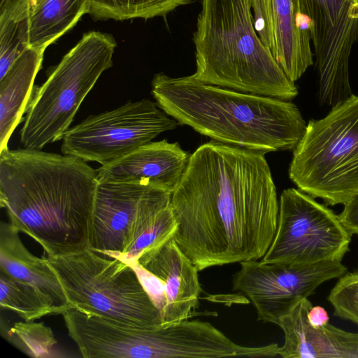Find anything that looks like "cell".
Wrapping results in <instances>:
<instances>
[{
  "instance_id": "11",
  "label": "cell",
  "mask_w": 358,
  "mask_h": 358,
  "mask_svg": "<svg viewBox=\"0 0 358 358\" xmlns=\"http://www.w3.org/2000/svg\"><path fill=\"white\" fill-rule=\"evenodd\" d=\"M232 277L234 291L243 294L256 310L258 320L278 323L301 299L308 298L322 283L348 271L341 261L313 264L240 263Z\"/></svg>"
},
{
  "instance_id": "28",
  "label": "cell",
  "mask_w": 358,
  "mask_h": 358,
  "mask_svg": "<svg viewBox=\"0 0 358 358\" xmlns=\"http://www.w3.org/2000/svg\"><path fill=\"white\" fill-rule=\"evenodd\" d=\"M16 0H0V13L8 8Z\"/></svg>"
},
{
  "instance_id": "15",
  "label": "cell",
  "mask_w": 358,
  "mask_h": 358,
  "mask_svg": "<svg viewBox=\"0 0 358 358\" xmlns=\"http://www.w3.org/2000/svg\"><path fill=\"white\" fill-rule=\"evenodd\" d=\"M136 262L163 283L166 306L162 324L188 319L202 292L199 271L174 238L145 250Z\"/></svg>"
},
{
  "instance_id": "20",
  "label": "cell",
  "mask_w": 358,
  "mask_h": 358,
  "mask_svg": "<svg viewBox=\"0 0 358 358\" xmlns=\"http://www.w3.org/2000/svg\"><path fill=\"white\" fill-rule=\"evenodd\" d=\"M1 308L15 312L25 321L59 314L53 301L39 289L0 271Z\"/></svg>"
},
{
  "instance_id": "17",
  "label": "cell",
  "mask_w": 358,
  "mask_h": 358,
  "mask_svg": "<svg viewBox=\"0 0 358 358\" xmlns=\"http://www.w3.org/2000/svg\"><path fill=\"white\" fill-rule=\"evenodd\" d=\"M19 233L10 222H1L0 271L39 289L53 301L62 315L71 307L58 277L47 258L37 257L28 250Z\"/></svg>"
},
{
  "instance_id": "6",
  "label": "cell",
  "mask_w": 358,
  "mask_h": 358,
  "mask_svg": "<svg viewBox=\"0 0 358 358\" xmlns=\"http://www.w3.org/2000/svg\"><path fill=\"white\" fill-rule=\"evenodd\" d=\"M289 176L299 189L327 206H344L358 194V96L308 122Z\"/></svg>"
},
{
  "instance_id": "4",
  "label": "cell",
  "mask_w": 358,
  "mask_h": 358,
  "mask_svg": "<svg viewBox=\"0 0 358 358\" xmlns=\"http://www.w3.org/2000/svg\"><path fill=\"white\" fill-rule=\"evenodd\" d=\"M193 42L196 80L285 101L297 96L255 29L250 0H201Z\"/></svg>"
},
{
  "instance_id": "18",
  "label": "cell",
  "mask_w": 358,
  "mask_h": 358,
  "mask_svg": "<svg viewBox=\"0 0 358 358\" xmlns=\"http://www.w3.org/2000/svg\"><path fill=\"white\" fill-rule=\"evenodd\" d=\"M45 50L28 47L0 78V148L8 147L32 96Z\"/></svg>"
},
{
  "instance_id": "29",
  "label": "cell",
  "mask_w": 358,
  "mask_h": 358,
  "mask_svg": "<svg viewBox=\"0 0 358 358\" xmlns=\"http://www.w3.org/2000/svg\"><path fill=\"white\" fill-rule=\"evenodd\" d=\"M357 3H358V0H357Z\"/></svg>"
},
{
  "instance_id": "2",
  "label": "cell",
  "mask_w": 358,
  "mask_h": 358,
  "mask_svg": "<svg viewBox=\"0 0 358 358\" xmlns=\"http://www.w3.org/2000/svg\"><path fill=\"white\" fill-rule=\"evenodd\" d=\"M96 170L74 156L8 147L0 153V205L47 255L89 248Z\"/></svg>"
},
{
  "instance_id": "14",
  "label": "cell",
  "mask_w": 358,
  "mask_h": 358,
  "mask_svg": "<svg viewBox=\"0 0 358 358\" xmlns=\"http://www.w3.org/2000/svg\"><path fill=\"white\" fill-rule=\"evenodd\" d=\"M178 143L150 142L96 169L99 182H132L171 194L178 187L189 157Z\"/></svg>"
},
{
  "instance_id": "7",
  "label": "cell",
  "mask_w": 358,
  "mask_h": 358,
  "mask_svg": "<svg viewBox=\"0 0 358 358\" xmlns=\"http://www.w3.org/2000/svg\"><path fill=\"white\" fill-rule=\"evenodd\" d=\"M116 45L106 33L83 34L46 81L34 87L20 131L22 148L41 150L62 139L87 94L103 72L112 67Z\"/></svg>"
},
{
  "instance_id": "25",
  "label": "cell",
  "mask_w": 358,
  "mask_h": 358,
  "mask_svg": "<svg viewBox=\"0 0 358 358\" xmlns=\"http://www.w3.org/2000/svg\"><path fill=\"white\" fill-rule=\"evenodd\" d=\"M327 299L334 316L358 325V270L347 271L339 277Z\"/></svg>"
},
{
  "instance_id": "22",
  "label": "cell",
  "mask_w": 358,
  "mask_h": 358,
  "mask_svg": "<svg viewBox=\"0 0 358 358\" xmlns=\"http://www.w3.org/2000/svg\"><path fill=\"white\" fill-rule=\"evenodd\" d=\"M194 0H88L89 12L96 20H125L166 17Z\"/></svg>"
},
{
  "instance_id": "8",
  "label": "cell",
  "mask_w": 358,
  "mask_h": 358,
  "mask_svg": "<svg viewBox=\"0 0 358 358\" xmlns=\"http://www.w3.org/2000/svg\"><path fill=\"white\" fill-rule=\"evenodd\" d=\"M352 235L327 205L289 188L280 197L275 234L262 263L313 264L341 261L350 250Z\"/></svg>"
},
{
  "instance_id": "13",
  "label": "cell",
  "mask_w": 358,
  "mask_h": 358,
  "mask_svg": "<svg viewBox=\"0 0 358 358\" xmlns=\"http://www.w3.org/2000/svg\"><path fill=\"white\" fill-rule=\"evenodd\" d=\"M255 29L292 82L314 63L308 19L299 0H250Z\"/></svg>"
},
{
  "instance_id": "16",
  "label": "cell",
  "mask_w": 358,
  "mask_h": 358,
  "mask_svg": "<svg viewBox=\"0 0 358 358\" xmlns=\"http://www.w3.org/2000/svg\"><path fill=\"white\" fill-rule=\"evenodd\" d=\"M312 303L298 301L277 323L284 333L278 355L284 358H358V332H350L331 324L312 327L307 314Z\"/></svg>"
},
{
  "instance_id": "12",
  "label": "cell",
  "mask_w": 358,
  "mask_h": 358,
  "mask_svg": "<svg viewBox=\"0 0 358 358\" xmlns=\"http://www.w3.org/2000/svg\"><path fill=\"white\" fill-rule=\"evenodd\" d=\"M308 19L319 87L338 91L349 85V58L358 42L357 0H299Z\"/></svg>"
},
{
  "instance_id": "9",
  "label": "cell",
  "mask_w": 358,
  "mask_h": 358,
  "mask_svg": "<svg viewBox=\"0 0 358 358\" xmlns=\"http://www.w3.org/2000/svg\"><path fill=\"white\" fill-rule=\"evenodd\" d=\"M143 99L111 110L92 115L70 127L62 138V154L101 165L150 143L178 122Z\"/></svg>"
},
{
  "instance_id": "24",
  "label": "cell",
  "mask_w": 358,
  "mask_h": 358,
  "mask_svg": "<svg viewBox=\"0 0 358 358\" xmlns=\"http://www.w3.org/2000/svg\"><path fill=\"white\" fill-rule=\"evenodd\" d=\"M178 227V222L170 205L158 213L153 222L138 237L120 260L132 264L145 250L174 238Z\"/></svg>"
},
{
  "instance_id": "10",
  "label": "cell",
  "mask_w": 358,
  "mask_h": 358,
  "mask_svg": "<svg viewBox=\"0 0 358 358\" xmlns=\"http://www.w3.org/2000/svg\"><path fill=\"white\" fill-rule=\"evenodd\" d=\"M171 193L132 182H99L89 236V248L120 259L158 213L171 205Z\"/></svg>"
},
{
  "instance_id": "1",
  "label": "cell",
  "mask_w": 358,
  "mask_h": 358,
  "mask_svg": "<svg viewBox=\"0 0 358 358\" xmlns=\"http://www.w3.org/2000/svg\"><path fill=\"white\" fill-rule=\"evenodd\" d=\"M171 206L174 239L199 271L262 259L277 228L279 202L264 153L213 140L190 155Z\"/></svg>"
},
{
  "instance_id": "19",
  "label": "cell",
  "mask_w": 358,
  "mask_h": 358,
  "mask_svg": "<svg viewBox=\"0 0 358 358\" xmlns=\"http://www.w3.org/2000/svg\"><path fill=\"white\" fill-rule=\"evenodd\" d=\"M88 12V0H30L29 47L45 50Z\"/></svg>"
},
{
  "instance_id": "26",
  "label": "cell",
  "mask_w": 358,
  "mask_h": 358,
  "mask_svg": "<svg viewBox=\"0 0 358 358\" xmlns=\"http://www.w3.org/2000/svg\"><path fill=\"white\" fill-rule=\"evenodd\" d=\"M338 215L349 233L358 236V194L344 205Z\"/></svg>"
},
{
  "instance_id": "3",
  "label": "cell",
  "mask_w": 358,
  "mask_h": 358,
  "mask_svg": "<svg viewBox=\"0 0 358 358\" xmlns=\"http://www.w3.org/2000/svg\"><path fill=\"white\" fill-rule=\"evenodd\" d=\"M152 94L179 124L224 144L263 153L294 150L306 122L290 101L203 83L193 75L155 74Z\"/></svg>"
},
{
  "instance_id": "5",
  "label": "cell",
  "mask_w": 358,
  "mask_h": 358,
  "mask_svg": "<svg viewBox=\"0 0 358 358\" xmlns=\"http://www.w3.org/2000/svg\"><path fill=\"white\" fill-rule=\"evenodd\" d=\"M46 258L71 308L138 328L162 324L160 311L129 264L89 248Z\"/></svg>"
},
{
  "instance_id": "23",
  "label": "cell",
  "mask_w": 358,
  "mask_h": 358,
  "mask_svg": "<svg viewBox=\"0 0 358 358\" xmlns=\"http://www.w3.org/2000/svg\"><path fill=\"white\" fill-rule=\"evenodd\" d=\"M3 335L10 343L33 358L66 357L59 350L51 329L32 321L18 322Z\"/></svg>"
},
{
  "instance_id": "27",
  "label": "cell",
  "mask_w": 358,
  "mask_h": 358,
  "mask_svg": "<svg viewBox=\"0 0 358 358\" xmlns=\"http://www.w3.org/2000/svg\"><path fill=\"white\" fill-rule=\"evenodd\" d=\"M309 324L315 328L329 323V317L327 310L320 306H312L307 314Z\"/></svg>"
},
{
  "instance_id": "21",
  "label": "cell",
  "mask_w": 358,
  "mask_h": 358,
  "mask_svg": "<svg viewBox=\"0 0 358 358\" xmlns=\"http://www.w3.org/2000/svg\"><path fill=\"white\" fill-rule=\"evenodd\" d=\"M30 0H16L0 13V78L29 47Z\"/></svg>"
}]
</instances>
